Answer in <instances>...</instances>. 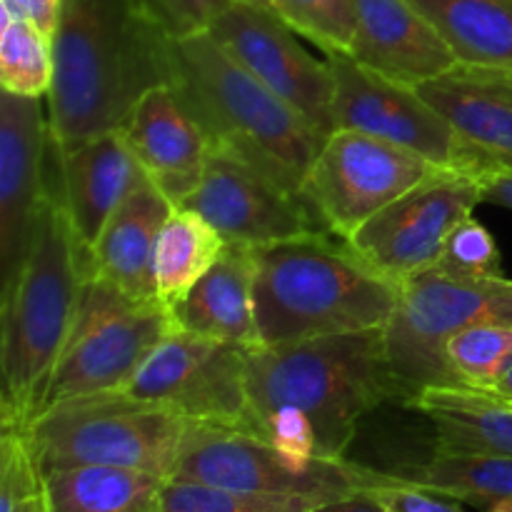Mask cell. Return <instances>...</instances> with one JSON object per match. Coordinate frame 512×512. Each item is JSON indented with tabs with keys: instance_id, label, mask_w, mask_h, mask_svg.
I'll return each instance as SVG.
<instances>
[{
	"instance_id": "13",
	"label": "cell",
	"mask_w": 512,
	"mask_h": 512,
	"mask_svg": "<svg viewBox=\"0 0 512 512\" xmlns=\"http://www.w3.org/2000/svg\"><path fill=\"white\" fill-rule=\"evenodd\" d=\"M480 203L483 188L478 173L435 168L345 243L383 278L400 285L438 263L448 235Z\"/></svg>"
},
{
	"instance_id": "36",
	"label": "cell",
	"mask_w": 512,
	"mask_h": 512,
	"mask_svg": "<svg viewBox=\"0 0 512 512\" xmlns=\"http://www.w3.org/2000/svg\"><path fill=\"white\" fill-rule=\"evenodd\" d=\"M378 493L385 512H465L463 500L420 488V485L400 478L398 473H390V483L383 485Z\"/></svg>"
},
{
	"instance_id": "31",
	"label": "cell",
	"mask_w": 512,
	"mask_h": 512,
	"mask_svg": "<svg viewBox=\"0 0 512 512\" xmlns=\"http://www.w3.org/2000/svg\"><path fill=\"white\" fill-rule=\"evenodd\" d=\"M323 503L328 500L240 493L190 480H168L163 493V512H313Z\"/></svg>"
},
{
	"instance_id": "35",
	"label": "cell",
	"mask_w": 512,
	"mask_h": 512,
	"mask_svg": "<svg viewBox=\"0 0 512 512\" xmlns=\"http://www.w3.org/2000/svg\"><path fill=\"white\" fill-rule=\"evenodd\" d=\"M173 38L205 33L235 0H145Z\"/></svg>"
},
{
	"instance_id": "1",
	"label": "cell",
	"mask_w": 512,
	"mask_h": 512,
	"mask_svg": "<svg viewBox=\"0 0 512 512\" xmlns=\"http://www.w3.org/2000/svg\"><path fill=\"white\" fill-rule=\"evenodd\" d=\"M173 43L145 0H63L45 98L55 143L120 128L150 88L170 83Z\"/></svg>"
},
{
	"instance_id": "14",
	"label": "cell",
	"mask_w": 512,
	"mask_h": 512,
	"mask_svg": "<svg viewBox=\"0 0 512 512\" xmlns=\"http://www.w3.org/2000/svg\"><path fill=\"white\" fill-rule=\"evenodd\" d=\"M260 83L293 105L323 138L333 133V73L270 8L235 0L208 30Z\"/></svg>"
},
{
	"instance_id": "43",
	"label": "cell",
	"mask_w": 512,
	"mask_h": 512,
	"mask_svg": "<svg viewBox=\"0 0 512 512\" xmlns=\"http://www.w3.org/2000/svg\"><path fill=\"white\" fill-rule=\"evenodd\" d=\"M493 512H512V510H493Z\"/></svg>"
},
{
	"instance_id": "17",
	"label": "cell",
	"mask_w": 512,
	"mask_h": 512,
	"mask_svg": "<svg viewBox=\"0 0 512 512\" xmlns=\"http://www.w3.org/2000/svg\"><path fill=\"white\" fill-rule=\"evenodd\" d=\"M145 175L173 200L185 203L203 180L218 140L173 83L150 88L120 125Z\"/></svg>"
},
{
	"instance_id": "28",
	"label": "cell",
	"mask_w": 512,
	"mask_h": 512,
	"mask_svg": "<svg viewBox=\"0 0 512 512\" xmlns=\"http://www.w3.org/2000/svg\"><path fill=\"white\" fill-rule=\"evenodd\" d=\"M53 35L30 18L3 15L0 30V88L20 98H48L53 88Z\"/></svg>"
},
{
	"instance_id": "8",
	"label": "cell",
	"mask_w": 512,
	"mask_h": 512,
	"mask_svg": "<svg viewBox=\"0 0 512 512\" xmlns=\"http://www.w3.org/2000/svg\"><path fill=\"white\" fill-rule=\"evenodd\" d=\"M173 328V313L160 298H135L90 273L40 410L80 395L123 390Z\"/></svg>"
},
{
	"instance_id": "9",
	"label": "cell",
	"mask_w": 512,
	"mask_h": 512,
	"mask_svg": "<svg viewBox=\"0 0 512 512\" xmlns=\"http://www.w3.org/2000/svg\"><path fill=\"white\" fill-rule=\"evenodd\" d=\"M170 480H190L240 493L335 500L383 488L390 483V473L365 468L348 458L295 463L273 443L248 430L190 423Z\"/></svg>"
},
{
	"instance_id": "10",
	"label": "cell",
	"mask_w": 512,
	"mask_h": 512,
	"mask_svg": "<svg viewBox=\"0 0 512 512\" xmlns=\"http://www.w3.org/2000/svg\"><path fill=\"white\" fill-rule=\"evenodd\" d=\"M248 350L173 328L123 390L168 405L190 423L258 435L248 395Z\"/></svg>"
},
{
	"instance_id": "26",
	"label": "cell",
	"mask_w": 512,
	"mask_h": 512,
	"mask_svg": "<svg viewBox=\"0 0 512 512\" xmlns=\"http://www.w3.org/2000/svg\"><path fill=\"white\" fill-rule=\"evenodd\" d=\"M420 488L445 493L485 510H512V458L433 450L425 463L395 470Z\"/></svg>"
},
{
	"instance_id": "37",
	"label": "cell",
	"mask_w": 512,
	"mask_h": 512,
	"mask_svg": "<svg viewBox=\"0 0 512 512\" xmlns=\"http://www.w3.org/2000/svg\"><path fill=\"white\" fill-rule=\"evenodd\" d=\"M0 3H3V15H10V18H30L45 33L53 35L63 0H0Z\"/></svg>"
},
{
	"instance_id": "39",
	"label": "cell",
	"mask_w": 512,
	"mask_h": 512,
	"mask_svg": "<svg viewBox=\"0 0 512 512\" xmlns=\"http://www.w3.org/2000/svg\"><path fill=\"white\" fill-rule=\"evenodd\" d=\"M378 490H363V493L348 495V498L328 500V503L318 505L313 512H385Z\"/></svg>"
},
{
	"instance_id": "15",
	"label": "cell",
	"mask_w": 512,
	"mask_h": 512,
	"mask_svg": "<svg viewBox=\"0 0 512 512\" xmlns=\"http://www.w3.org/2000/svg\"><path fill=\"white\" fill-rule=\"evenodd\" d=\"M180 208L208 220L225 243L248 248L323 230L303 195L223 145L215 148L203 180Z\"/></svg>"
},
{
	"instance_id": "20",
	"label": "cell",
	"mask_w": 512,
	"mask_h": 512,
	"mask_svg": "<svg viewBox=\"0 0 512 512\" xmlns=\"http://www.w3.org/2000/svg\"><path fill=\"white\" fill-rule=\"evenodd\" d=\"M353 55L370 70L423 85L458 65L438 30L410 0H355Z\"/></svg>"
},
{
	"instance_id": "12",
	"label": "cell",
	"mask_w": 512,
	"mask_h": 512,
	"mask_svg": "<svg viewBox=\"0 0 512 512\" xmlns=\"http://www.w3.org/2000/svg\"><path fill=\"white\" fill-rule=\"evenodd\" d=\"M325 60L335 83L333 133L353 130L373 135L420 155L438 168L478 173L465 140L420 93L418 85L370 70L353 55H328Z\"/></svg>"
},
{
	"instance_id": "11",
	"label": "cell",
	"mask_w": 512,
	"mask_h": 512,
	"mask_svg": "<svg viewBox=\"0 0 512 512\" xmlns=\"http://www.w3.org/2000/svg\"><path fill=\"white\" fill-rule=\"evenodd\" d=\"M435 168L420 155L373 135L335 130L320 145L300 195L323 230L348 240Z\"/></svg>"
},
{
	"instance_id": "23",
	"label": "cell",
	"mask_w": 512,
	"mask_h": 512,
	"mask_svg": "<svg viewBox=\"0 0 512 512\" xmlns=\"http://www.w3.org/2000/svg\"><path fill=\"white\" fill-rule=\"evenodd\" d=\"M405 408L430 420L435 450L512 458V403L493 390L435 385L420 390Z\"/></svg>"
},
{
	"instance_id": "24",
	"label": "cell",
	"mask_w": 512,
	"mask_h": 512,
	"mask_svg": "<svg viewBox=\"0 0 512 512\" xmlns=\"http://www.w3.org/2000/svg\"><path fill=\"white\" fill-rule=\"evenodd\" d=\"M168 478L118 465H78L43 475L48 512H163Z\"/></svg>"
},
{
	"instance_id": "25",
	"label": "cell",
	"mask_w": 512,
	"mask_h": 512,
	"mask_svg": "<svg viewBox=\"0 0 512 512\" xmlns=\"http://www.w3.org/2000/svg\"><path fill=\"white\" fill-rule=\"evenodd\" d=\"M458 63L512 70V0H410Z\"/></svg>"
},
{
	"instance_id": "40",
	"label": "cell",
	"mask_w": 512,
	"mask_h": 512,
	"mask_svg": "<svg viewBox=\"0 0 512 512\" xmlns=\"http://www.w3.org/2000/svg\"><path fill=\"white\" fill-rule=\"evenodd\" d=\"M493 393H498V395H503V398L512 400V363H510V368L503 373V378L498 380V385H495Z\"/></svg>"
},
{
	"instance_id": "42",
	"label": "cell",
	"mask_w": 512,
	"mask_h": 512,
	"mask_svg": "<svg viewBox=\"0 0 512 512\" xmlns=\"http://www.w3.org/2000/svg\"><path fill=\"white\" fill-rule=\"evenodd\" d=\"M250 3H258V5H265V8H270V0H250Z\"/></svg>"
},
{
	"instance_id": "7",
	"label": "cell",
	"mask_w": 512,
	"mask_h": 512,
	"mask_svg": "<svg viewBox=\"0 0 512 512\" xmlns=\"http://www.w3.org/2000/svg\"><path fill=\"white\" fill-rule=\"evenodd\" d=\"M512 325V280L455 278L423 270L398 285V308L385 328V358L395 403L408 405L420 390L455 385L445 343L475 325Z\"/></svg>"
},
{
	"instance_id": "32",
	"label": "cell",
	"mask_w": 512,
	"mask_h": 512,
	"mask_svg": "<svg viewBox=\"0 0 512 512\" xmlns=\"http://www.w3.org/2000/svg\"><path fill=\"white\" fill-rule=\"evenodd\" d=\"M430 270H440V273L455 275V278H500L503 255H500L493 233L473 215H468L448 235L438 263Z\"/></svg>"
},
{
	"instance_id": "34",
	"label": "cell",
	"mask_w": 512,
	"mask_h": 512,
	"mask_svg": "<svg viewBox=\"0 0 512 512\" xmlns=\"http://www.w3.org/2000/svg\"><path fill=\"white\" fill-rule=\"evenodd\" d=\"M260 438L273 443L295 463H313L323 458L318 448V433L308 415L295 408H278L260 420Z\"/></svg>"
},
{
	"instance_id": "18",
	"label": "cell",
	"mask_w": 512,
	"mask_h": 512,
	"mask_svg": "<svg viewBox=\"0 0 512 512\" xmlns=\"http://www.w3.org/2000/svg\"><path fill=\"white\" fill-rule=\"evenodd\" d=\"M50 173L70 225L88 253L115 210L150 180L120 128L75 145H58L50 135Z\"/></svg>"
},
{
	"instance_id": "38",
	"label": "cell",
	"mask_w": 512,
	"mask_h": 512,
	"mask_svg": "<svg viewBox=\"0 0 512 512\" xmlns=\"http://www.w3.org/2000/svg\"><path fill=\"white\" fill-rule=\"evenodd\" d=\"M480 188H483V203L512 210V170H485V173L480 175Z\"/></svg>"
},
{
	"instance_id": "27",
	"label": "cell",
	"mask_w": 512,
	"mask_h": 512,
	"mask_svg": "<svg viewBox=\"0 0 512 512\" xmlns=\"http://www.w3.org/2000/svg\"><path fill=\"white\" fill-rule=\"evenodd\" d=\"M225 245L208 220L188 208H175L155 248V295L173 308L218 263Z\"/></svg>"
},
{
	"instance_id": "30",
	"label": "cell",
	"mask_w": 512,
	"mask_h": 512,
	"mask_svg": "<svg viewBox=\"0 0 512 512\" xmlns=\"http://www.w3.org/2000/svg\"><path fill=\"white\" fill-rule=\"evenodd\" d=\"M270 10L325 55H350L353 50L355 0H270Z\"/></svg>"
},
{
	"instance_id": "4",
	"label": "cell",
	"mask_w": 512,
	"mask_h": 512,
	"mask_svg": "<svg viewBox=\"0 0 512 512\" xmlns=\"http://www.w3.org/2000/svg\"><path fill=\"white\" fill-rule=\"evenodd\" d=\"M248 395L255 420L278 408L308 415L323 458H345L360 420L395 400L385 330L323 335L248 350Z\"/></svg>"
},
{
	"instance_id": "21",
	"label": "cell",
	"mask_w": 512,
	"mask_h": 512,
	"mask_svg": "<svg viewBox=\"0 0 512 512\" xmlns=\"http://www.w3.org/2000/svg\"><path fill=\"white\" fill-rule=\"evenodd\" d=\"M255 270V248L225 245L218 263L170 308L175 328L240 348H258Z\"/></svg>"
},
{
	"instance_id": "22",
	"label": "cell",
	"mask_w": 512,
	"mask_h": 512,
	"mask_svg": "<svg viewBox=\"0 0 512 512\" xmlns=\"http://www.w3.org/2000/svg\"><path fill=\"white\" fill-rule=\"evenodd\" d=\"M173 210V200L153 180L133 190L90 248V273L135 298H158L153 278L155 248Z\"/></svg>"
},
{
	"instance_id": "6",
	"label": "cell",
	"mask_w": 512,
	"mask_h": 512,
	"mask_svg": "<svg viewBox=\"0 0 512 512\" xmlns=\"http://www.w3.org/2000/svg\"><path fill=\"white\" fill-rule=\"evenodd\" d=\"M190 420L128 390L80 395L40 410L23 428L40 475L118 465L173 478Z\"/></svg>"
},
{
	"instance_id": "41",
	"label": "cell",
	"mask_w": 512,
	"mask_h": 512,
	"mask_svg": "<svg viewBox=\"0 0 512 512\" xmlns=\"http://www.w3.org/2000/svg\"><path fill=\"white\" fill-rule=\"evenodd\" d=\"M18 512H48V505H45V498H43V493H40V495H35V498H30L28 503H25L23 508H20Z\"/></svg>"
},
{
	"instance_id": "19",
	"label": "cell",
	"mask_w": 512,
	"mask_h": 512,
	"mask_svg": "<svg viewBox=\"0 0 512 512\" xmlns=\"http://www.w3.org/2000/svg\"><path fill=\"white\" fill-rule=\"evenodd\" d=\"M418 90L458 130L480 175L512 170V70L458 63Z\"/></svg>"
},
{
	"instance_id": "3",
	"label": "cell",
	"mask_w": 512,
	"mask_h": 512,
	"mask_svg": "<svg viewBox=\"0 0 512 512\" xmlns=\"http://www.w3.org/2000/svg\"><path fill=\"white\" fill-rule=\"evenodd\" d=\"M255 325L260 345L385 330L398 285L328 230L255 248Z\"/></svg>"
},
{
	"instance_id": "16",
	"label": "cell",
	"mask_w": 512,
	"mask_h": 512,
	"mask_svg": "<svg viewBox=\"0 0 512 512\" xmlns=\"http://www.w3.org/2000/svg\"><path fill=\"white\" fill-rule=\"evenodd\" d=\"M48 110L38 98L0 93V288L33 240L48 188Z\"/></svg>"
},
{
	"instance_id": "33",
	"label": "cell",
	"mask_w": 512,
	"mask_h": 512,
	"mask_svg": "<svg viewBox=\"0 0 512 512\" xmlns=\"http://www.w3.org/2000/svg\"><path fill=\"white\" fill-rule=\"evenodd\" d=\"M0 512H18L43 493V475L35 465L23 428L0 425Z\"/></svg>"
},
{
	"instance_id": "5",
	"label": "cell",
	"mask_w": 512,
	"mask_h": 512,
	"mask_svg": "<svg viewBox=\"0 0 512 512\" xmlns=\"http://www.w3.org/2000/svg\"><path fill=\"white\" fill-rule=\"evenodd\" d=\"M170 83L193 105L218 145L300 193L325 138L208 30L175 38Z\"/></svg>"
},
{
	"instance_id": "29",
	"label": "cell",
	"mask_w": 512,
	"mask_h": 512,
	"mask_svg": "<svg viewBox=\"0 0 512 512\" xmlns=\"http://www.w3.org/2000/svg\"><path fill=\"white\" fill-rule=\"evenodd\" d=\"M445 360L455 385L495 390L512 363V325H475L460 330L445 343Z\"/></svg>"
},
{
	"instance_id": "2",
	"label": "cell",
	"mask_w": 512,
	"mask_h": 512,
	"mask_svg": "<svg viewBox=\"0 0 512 512\" xmlns=\"http://www.w3.org/2000/svg\"><path fill=\"white\" fill-rule=\"evenodd\" d=\"M88 275L90 253L60 203L48 145V188L33 240L18 273L0 288V425L25 428L38 415Z\"/></svg>"
}]
</instances>
